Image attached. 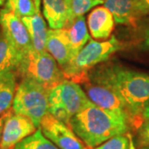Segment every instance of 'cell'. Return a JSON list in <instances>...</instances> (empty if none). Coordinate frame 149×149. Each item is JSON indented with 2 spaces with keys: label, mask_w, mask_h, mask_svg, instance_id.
Masks as SVG:
<instances>
[{
  "label": "cell",
  "mask_w": 149,
  "mask_h": 149,
  "mask_svg": "<svg viewBox=\"0 0 149 149\" xmlns=\"http://www.w3.org/2000/svg\"><path fill=\"white\" fill-rule=\"evenodd\" d=\"M16 71L0 73V116L10 109L17 90Z\"/></svg>",
  "instance_id": "17"
},
{
  "label": "cell",
  "mask_w": 149,
  "mask_h": 149,
  "mask_svg": "<svg viewBox=\"0 0 149 149\" xmlns=\"http://www.w3.org/2000/svg\"><path fill=\"white\" fill-rule=\"evenodd\" d=\"M4 8L20 18L32 17L41 12V8L37 7L34 0H6Z\"/></svg>",
  "instance_id": "20"
},
{
  "label": "cell",
  "mask_w": 149,
  "mask_h": 149,
  "mask_svg": "<svg viewBox=\"0 0 149 149\" xmlns=\"http://www.w3.org/2000/svg\"><path fill=\"white\" fill-rule=\"evenodd\" d=\"M66 1L69 8V21L67 26L74 21L76 17L84 16L85 13L89 12L93 8L104 3V0H66Z\"/></svg>",
  "instance_id": "21"
},
{
  "label": "cell",
  "mask_w": 149,
  "mask_h": 149,
  "mask_svg": "<svg viewBox=\"0 0 149 149\" xmlns=\"http://www.w3.org/2000/svg\"><path fill=\"white\" fill-rule=\"evenodd\" d=\"M92 149H135L130 135L114 136Z\"/></svg>",
  "instance_id": "22"
},
{
  "label": "cell",
  "mask_w": 149,
  "mask_h": 149,
  "mask_svg": "<svg viewBox=\"0 0 149 149\" xmlns=\"http://www.w3.org/2000/svg\"><path fill=\"white\" fill-rule=\"evenodd\" d=\"M20 57L7 40L0 28V73L16 71L18 68Z\"/></svg>",
  "instance_id": "18"
},
{
  "label": "cell",
  "mask_w": 149,
  "mask_h": 149,
  "mask_svg": "<svg viewBox=\"0 0 149 149\" xmlns=\"http://www.w3.org/2000/svg\"><path fill=\"white\" fill-rule=\"evenodd\" d=\"M65 28L66 29L68 34L72 59L85 47L91 38L87 29L84 16L76 17L70 25Z\"/></svg>",
  "instance_id": "16"
},
{
  "label": "cell",
  "mask_w": 149,
  "mask_h": 149,
  "mask_svg": "<svg viewBox=\"0 0 149 149\" xmlns=\"http://www.w3.org/2000/svg\"><path fill=\"white\" fill-rule=\"evenodd\" d=\"M17 75L32 79L47 91L65 79L64 72L53 56L47 51L37 52L34 48L20 59Z\"/></svg>",
  "instance_id": "6"
},
{
  "label": "cell",
  "mask_w": 149,
  "mask_h": 149,
  "mask_svg": "<svg viewBox=\"0 0 149 149\" xmlns=\"http://www.w3.org/2000/svg\"><path fill=\"white\" fill-rule=\"evenodd\" d=\"M46 51L53 56L61 69L69 63L71 52L65 28L48 30Z\"/></svg>",
  "instance_id": "11"
},
{
  "label": "cell",
  "mask_w": 149,
  "mask_h": 149,
  "mask_svg": "<svg viewBox=\"0 0 149 149\" xmlns=\"http://www.w3.org/2000/svg\"><path fill=\"white\" fill-rule=\"evenodd\" d=\"M136 2L137 0H105L104 6L111 12L116 23L133 25L139 20Z\"/></svg>",
  "instance_id": "14"
},
{
  "label": "cell",
  "mask_w": 149,
  "mask_h": 149,
  "mask_svg": "<svg viewBox=\"0 0 149 149\" xmlns=\"http://www.w3.org/2000/svg\"><path fill=\"white\" fill-rule=\"evenodd\" d=\"M13 149H59L47 139L38 128L35 133L19 142Z\"/></svg>",
  "instance_id": "19"
},
{
  "label": "cell",
  "mask_w": 149,
  "mask_h": 149,
  "mask_svg": "<svg viewBox=\"0 0 149 149\" xmlns=\"http://www.w3.org/2000/svg\"><path fill=\"white\" fill-rule=\"evenodd\" d=\"M136 8L139 19L149 15V0H137Z\"/></svg>",
  "instance_id": "25"
},
{
  "label": "cell",
  "mask_w": 149,
  "mask_h": 149,
  "mask_svg": "<svg viewBox=\"0 0 149 149\" xmlns=\"http://www.w3.org/2000/svg\"><path fill=\"white\" fill-rule=\"evenodd\" d=\"M43 15L50 29L65 28L69 21V8L66 0H42Z\"/></svg>",
  "instance_id": "13"
},
{
  "label": "cell",
  "mask_w": 149,
  "mask_h": 149,
  "mask_svg": "<svg viewBox=\"0 0 149 149\" xmlns=\"http://www.w3.org/2000/svg\"></svg>",
  "instance_id": "30"
},
{
  "label": "cell",
  "mask_w": 149,
  "mask_h": 149,
  "mask_svg": "<svg viewBox=\"0 0 149 149\" xmlns=\"http://www.w3.org/2000/svg\"><path fill=\"white\" fill-rule=\"evenodd\" d=\"M48 91L32 79L23 77L17 86L13 102V111L29 118L37 128L49 113Z\"/></svg>",
  "instance_id": "5"
},
{
  "label": "cell",
  "mask_w": 149,
  "mask_h": 149,
  "mask_svg": "<svg viewBox=\"0 0 149 149\" xmlns=\"http://www.w3.org/2000/svg\"><path fill=\"white\" fill-rule=\"evenodd\" d=\"M139 143L142 147H149V120L144 121L139 129Z\"/></svg>",
  "instance_id": "23"
},
{
  "label": "cell",
  "mask_w": 149,
  "mask_h": 149,
  "mask_svg": "<svg viewBox=\"0 0 149 149\" xmlns=\"http://www.w3.org/2000/svg\"><path fill=\"white\" fill-rule=\"evenodd\" d=\"M37 128L29 118L8 110L2 138L0 149H13L22 140L36 132Z\"/></svg>",
  "instance_id": "9"
},
{
  "label": "cell",
  "mask_w": 149,
  "mask_h": 149,
  "mask_svg": "<svg viewBox=\"0 0 149 149\" xmlns=\"http://www.w3.org/2000/svg\"><path fill=\"white\" fill-rule=\"evenodd\" d=\"M130 124L128 116L102 109L92 101L70 121V127L89 149L114 136L126 134Z\"/></svg>",
  "instance_id": "2"
},
{
  "label": "cell",
  "mask_w": 149,
  "mask_h": 149,
  "mask_svg": "<svg viewBox=\"0 0 149 149\" xmlns=\"http://www.w3.org/2000/svg\"><path fill=\"white\" fill-rule=\"evenodd\" d=\"M142 120L143 121H146V120H149V103L144 107L143 113H142Z\"/></svg>",
  "instance_id": "26"
},
{
  "label": "cell",
  "mask_w": 149,
  "mask_h": 149,
  "mask_svg": "<svg viewBox=\"0 0 149 149\" xmlns=\"http://www.w3.org/2000/svg\"><path fill=\"white\" fill-rule=\"evenodd\" d=\"M88 80L115 93L126 107L131 123L141 126L142 113L149 103V74L109 63L93 68Z\"/></svg>",
  "instance_id": "1"
},
{
  "label": "cell",
  "mask_w": 149,
  "mask_h": 149,
  "mask_svg": "<svg viewBox=\"0 0 149 149\" xmlns=\"http://www.w3.org/2000/svg\"><path fill=\"white\" fill-rule=\"evenodd\" d=\"M143 149H149V147H144Z\"/></svg>",
  "instance_id": "29"
},
{
  "label": "cell",
  "mask_w": 149,
  "mask_h": 149,
  "mask_svg": "<svg viewBox=\"0 0 149 149\" xmlns=\"http://www.w3.org/2000/svg\"><path fill=\"white\" fill-rule=\"evenodd\" d=\"M121 42L114 36L104 42L91 39L89 42L62 68L65 78L76 83L88 80V73L96 65L109 60L113 54L121 50Z\"/></svg>",
  "instance_id": "3"
},
{
  "label": "cell",
  "mask_w": 149,
  "mask_h": 149,
  "mask_svg": "<svg viewBox=\"0 0 149 149\" xmlns=\"http://www.w3.org/2000/svg\"><path fill=\"white\" fill-rule=\"evenodd\" d=\"M114 18L104 6L97 7L87 17V24L91 36L96 40H106L114 28Z\"/></svg>",
  "instance_id": "12"
},
{
  "label": "cell",
  "mask_w": 149,
  "mask_h": 149,
  "mask_svg": "<svg viewBox=\"0 0 149 149\" xmlns=\"http://www.w3.org/2000/svg\"><path fill=\"white\" fill-rule=\"evenodd\" d=\"M39 128L43 135L59 149H89L69 125L49 113L42 118Z\"/></svg>",
  "instance_id": "8"
},
{
  "label": "cell",
  "mask_w": 149,
  "mask_h": 149,
  "mask_svg": "<svg viewBox=\"0 0 149 149\" xmlns=\"http://www.w3.org/2000/svg\"><path fill=\"white\" fill-rule=\"evenodd\" d=\"M0 28L20 59L33 49L27 27L21 18L5 8L0 10Z\"/></svg>",
  "instance_id": "7"
},
{
  "label": "cell",
  "mask_w": 149,
  "mask_h": 149,
  "mask_svg": "<svg viewBox=\"0 0 149 149\" xmlns=\"http://www.w3.org/2000/svg\"><path fill=\"white\" fill-rule=\"evenodd\" d=\"M82 84L88 98L96 105L109 111L127 115L131 120L126 107L115 93L105 86L93 83L90 80H86Z\"/></svg>",
  "instance_id": "10"
},
{
  "label": "cell",
  "mask_w": 149,
  "mask_h": 149,
  "mask_svg": "<svg viewBox=\"0 0 149 149\" xmlns=\"http://www.w3.org/2000/svg\"><path fill=\"white\" fill-rule=\"evenodd\" d=\"M91 102L80 85L69 79L48 91L49 113L69 126L71 118Z\"/></svg>",
  "instance_id": "4"
},
{
  "label": "cell",
  "mask_w": 149,
  "mask_h": 149,
  "mask_svg": "<svg viewBox=\"0 0 149 149\" xmlns=\"http://www.w3.org/2000/svg\"><path fill=\"white\" fill-rule=\"evenodd\" d=\"M21 19L27 27L33 48L37 52L46 51L48 30L41 12L32 17H25Z\"/></svg>",
  "instance_id": "15"
},
{
  "label": "cell",
  "mask_w": 149,
  "mask_h": 149,
  "mask_svg": "<svg viewBox=\"0 0 149 149\" xmlns=\"http://www.w3.org/2000/svg\"><path fill=\"white\" fill-rule=\"evenodd\" d=\"M141 40L143 47L149 51V18L143 21L141 26Z\"/></svg>",
  "instance_id": "24"
},
{
  "label": "cell",
  "mask_w": 149,
  "mask_h": 149,
  "mask_svg": "<svg viewBox=\"0 0 149 149\" xmlns=\"http://www.w3.org/2000/svg\"><path fill=\"white\" fill-rule=\"evenodd\" d=\"M7 113H8V111L5 112L3 114H2V115L0 116V142H1V138H2L3 128V125H4L6 117H7Z\"/></svg>",
  "instance_id": "27"
},
{
  "label": "cell",
  "mask_w": 149,
  "mask_h": 149,
  "mask_svg": "<svg viewBox=\"0 0 149 149\" xmlns=\"http://www.w3.org/2000/svg\"><path fill=\"white\" fill-rule=\"evenodd\" d=\"M6 0H0V6H4Z\"/></svg>",
  "instance_id": "28"
}]
</instances>
